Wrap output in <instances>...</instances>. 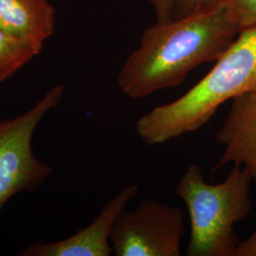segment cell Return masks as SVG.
Segmentation results:
<instances>
[{"label": "cell", "mask_w": 256, "mask_h": 256, "mask_svg": "<svg viewBox=\"0 0 256 256\" xmlns=\"http://www.w3.org/2000/svg\"><path fill=\"white\" fill-rule=\"evenodd\" d=\"M241 30L234 12L220 1L180 18L156 21L144 30L140 45L122 66L120 92L142 99L178 86L196 66L216 62Z\"/></svg>", "instance_id": "cell-1"}, {"label": "cell", "mask_w": 256, "mask_h": 256, "mask_svg": "<svg viewBox=\"0 0 256 256\" xmlns=\"http://www.w3.org/2000/svg\"><path fill=\"white\" fill-rule=\"evenodd\" d=\"M256 92V25L240 30L214 66L176 100L140 117L136 133L147 146H158L205 126L225 102Z\"/></svg>", "instance_id": "cell-2"}, {"label": "cell", "mask_w": 256, "mask_h": 256, "mask_svg": "<svg viewBox=\"0 0 256 256\" xmlns=\"http://www.w3.org/2000/svg\"><path fill=\"white\" fill-rule=\"evenodd\" d=\"M247 170L234 164L222 182H205L200 165L187 166L174 189L185 204L191 236L188 256H234L241 241L234 226L246 220L252 208Z\"/></svg>", "instance_id": "cell-3"}, {"label": "cell", "mask_w": 256, "mask_h": 256, "mask_svg": "<svg viewBox=\"0 0 256 256\" xmlns=\"http://www.w3.org/2000/svg\"><path fill=\"white\" fill-rule=\"evenodd\" d=\"M64 90L63 84H57L26 113L0 120V212L10 198L36 191L54 171L36 158L32 142L38 124L60 104Z\"/></svg>", "instance_id": "cell-4"}, {"label": "cell", "mask_w": 256, "mask_h": 256, "mask_svg": "<svg viewBox=\"0 0 256 256\" xmlns=\"http://www.w3.org/2000/svg\"><path fill=\"white\" fill-rule=\"evenodd\" d=\"M184 216L178 206L144 200L120 214L110 236L112 250L117 256H180Z\"/></svg>", "instance_id": "cell-5"}, {"label": "cell", "mask_w": 256, "mask_h": 256, "mask_svg": "<svg viewBox=\"0 0 256 256\" xmlns=\"http://www.w3.org/2000/svg\"><path fill=\"white\" fill-rule=\"evenodd\" d=\"M138 192L140 187L137 184L124 186L84 229L58 242L34 243L22 250L18 256H110L112 247L108 240L115 221L128 202L137 196Z\"/></svg>", "instance_id": "cell-6"}, {"label": "cell", "mask_w": 256, "mask_h": 256, "mask_svg": "<svg viewBox=\"0 0 256 256\" xmlns=\"http://www.w3.org/2000/svg\"><path fill=\"white\" fill-rule=\"evenodd\" d=\"M216 138L224 146V151L212 174L229 164L240 165L250 174L256 190V92L232 100Z\"/></svg>", "instance_id": "cell-7"}, {"label": "cell", "mask_w": 256, "mask_h": 256, "mask_svg": "<svg viewBox=\"0 0 256 256\" xmlns=\"http://www.w3.org/2000/svg\"><path fill=\"white\" fill-rule=\"evenodd\" d=\"M0 28L42 50L54 32V8L48 0H0Z\"/></svg>", "instance_id": "cell-8"}, {"label": "cell", "mask_w": 256, "mask_h": 256, "mask_svg": "<svg viewBox=\"0 0 256 256\" xmlns=\"http://www.w3.org/2000/svg\"><path fill=\"white\" fill-rule=\"evenodd\" d=\"M41 50L0 28V84L39 54Z\"/></svg>", "instance_id": "cell-9"}, {"label": "cell", "mask_w": 256, "mask_h": 256, "mask_svg": "<svg viewBox=\"0 0 256 256\" xmlns=\"http://www.w3.org/2000/svg\"><path fill=\"white\" fill-rule=\"evenodd\" d=\"M229 7L241 28L256 25V0H218Z\"/></svg>", "instance_id": "cell-10"}, {"label": "cell", "mask_w": 256, "mask_h": 256, "mask_svg": "<svg viewBox=\"0 0 256 256\" xmlns=\"http://www.w3.org/2000/svg\"><path fill=\"white\" fill-rule=\"evenodd\" d=\"M218 0H174L173 18H180L194 12L204 9Z\"/></svg>", "instance_id": "cell-11"}, {"label": "cell", "mask_w": 256, "mask_h": 256, "mask_svg": "<svg viewBox=\"0 0 256 256\" xmlns=\"http://www.w3.org/2000/svg\"><path fill=\"white\" fill-rule=\"evenodd\" d=\"M155 12L156 21L162 22L173 18L174 0H148Z\"/></svg>", "instance_id": "cell-12"}, {"label": "cell", "mask_w": 256, "mask_h": 256, "mask_svg": "<svg viewBox=\"0 0 256 256\" xmlns=\"http://www.w3.org/2000/svg\"><path fill=\"white\" fill-rule=\"evenodd\" d=\"M234 256H256V230L246 240L241 241Z\"/></svg>", "instance_id": "cell-13"}]
</instances>
